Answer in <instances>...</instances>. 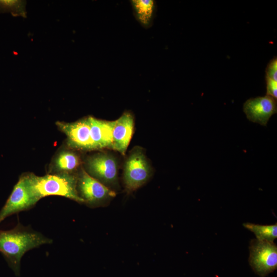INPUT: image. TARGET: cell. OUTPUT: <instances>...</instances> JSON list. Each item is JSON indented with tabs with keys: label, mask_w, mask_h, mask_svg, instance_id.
<instances>
[{
	"label": "cell",
	"mask_w": 277,
	"mask_h": 277,
	"mask_svg": "<svg viewBox=\"0 0 277 277\" xmlns=\"http://www.w3.org/2000/svg\"><path fill=\"white\" fill-rule=\"evenodd\" d=\"M52 240L19 223L9 230L0 229V252L16 275L20 273L21 260L24 254Z\"/></svg>",
	"instance_id": "6da1fadb"
},
{
	"label": "cell",
	"mask_w": 277,
	"mask_h": 277,
	"mask_svg": "<svg viewBox=\"0 0 277 277\" xmlns=\"http://www.w3.org/2000/svg\"><path fill=\"white\" fill-rule=\"evenodd\" d=\"M27 176L30 188L38 201L47 196L58 195L84 203L77 190V176L72 173L57 172L43 176L30 173Z\"/></svg>",
	"instance_id": "7a4b0ae2"
},
{
	"label": "cell",
	"mask_w": 277,
	"mask_h": 277,
	"mask_svg": "<svg viewBox=\"0 0 277 277\" xmlns=\"http://www.w3.org/2000/svg\"><path fill=\"white\" fill-rule=\"evenodd\" d=\"M151 169L143 149L134 147L127 157L124 166L123 180L129 191L143 186L149 179Z\"/></svg>",
	"instance_id": "3957f363"
},
{
	"label": "cell",
	"mask_w": 277,
	"mask_h": 277,
	"mask_svg": "<svg viewBox=\"0 0 277 277\" xmlns=\"http://www.w3.org/2000/svg\"><path fill=\"white\" fill-rule=\"evenodd\" d=\"M249 248V264L256 274L265 277L276 269L277 246L275 243L252 239Z\"/></svg>",
	"instance_id": "277c9868"
},
{
	"label": "cell",
	"mask_w": 277,
	"mask_h": 277,
	"mask_svg": "<svg viewBox=\"0 0 277 277\" xmlns=\"http://www.w3.org/2000/svg\"><path fill=\"white\" fill-rule=\"evenodd\" d=\"M38 201L30 188L27 174L21 176L0 210V223L9 216L30 209Z\"/></svg>",
	"instance_id": "5b68a950"
},
{
	"label": "cell",
	"mask_w": 277,
	"mask_h": 277,
	"mask_svg": "<svg viewBox=\"0 0 277 277\" xmlns=\"http://www.w3.org/2000/svg\"><path fill=\"white\" fill-rule=\"evenodd\" d=\"M86 165L87 172L107 187L117 184L118 162L112 154L100 152L89 156Z\"/></svg>",
	"instance_id": "8992f818"
},
{
	"label": "cell",
	"mask_w": 277,
	"mask_h": 277,
	"mask_svg": "<svg viewBox=\"0 0 277 277\" xmlns=\"http://www.w3.org/2000/svg\"><path fill=\"white\" fill-rule=\"evenodd\" d=\"M77 190L84 203L91 207L105 204L115 196L114 191L82 169L77 176Z\"/></svg>",
	"instance_id": "52a82bcc"
},
{
	"label": "cell",
	"mask_w": 277,
	"mask_h": 277,
	"mask_svg": "<svg viewBox=\"0 0 277 277\" xmlns=\"http://www.w3.org/2000/svg\"><path fill=\"white\" fill-rule=\"evenodd\" d=\"M56 124L67 135L68 143L72 148L85 151L95 150L88 117L73 123L58 122Z\"/></svg>",
	"instance_id": "ba28073f"
},
{
	"label": "cell",
	"mask_w": 277,
	"mask_h": 277,
	"mask_svg": "<svg viewBox=\"0 0 277 277\" xmlns=\"http://www.w3.org/2000/svg\"><path fill=\"white\" fill-rule=\"evenodd\" d=\"M243 111L250 121L266 126L277 112L276 99L267 95L250 98L244 104Z\"/></svg>",
	"instance_id": "9c48e42d"
},
{
	"label": "cell",
	"mask_w": 277,
	"mask_h": 277,
	"mask_svg": "<svg viewBox=\"0 0 277 277\" xmlns=\"http://www.w3.org/2000/svg\"><path fill=\"white\" fill-rule=\"evenodd\" d=\"M134 118L129 112L124 113L115 124L112 132V149L125 155L134 131Z\"/></svg>",
	"instance_id": "30bf717a"
},
{
	"label": "cell",
	"mask_w": 277,
	"mask_h": 277,
	"mask_svg": "<svg viewBox=\"0 0 277 277\" xmlns=\"http://www.w3.org/2000/svg\"><path fill=\"white\" fill-rule=\"evenodd\" d=\"M91 137L95 149H112V132L115 121H108L88 117Z\"/></svg>",
	"instance_id": "8fae6325"
},
{
	"label": "cell",
	"mask_w": 277,
	"mask_h": 277,
	"mask_svg": "<svg viewBox=\"0 0 277 277\" xmlns=\"http://www.w3.org/2000/svg\"><path fill=\"white\" fill-rule=\"evenodd\" d=\"M79 156L71 151H63L56 156L54 169L57 172L72 173L80 165Z\"/></svg>",
	"instance_id": "7c38bea8"
},
{
	"label": "cell",
	"mask_w": 277,
	"mask_h": 277,
	"mask_svg": "<svg viewBox=\"0 0 277 277\" xmlns=\"http://www.w3.org/2000/svg\"><path fill=\"white\" fill-rule=\"evenodd\" d=\"M135 15L139 22L144 27L151 25L155 9L153 1L137 0L131 1Z\"/></svg>",
	"instance_id": "4fadbf2b"
},
{
	"label": "cell",
	"mask_w": 277,
	"mask_h": 277,
	"mask_svg": "<svg viewBox=\"0 0 277 277\" xmlns=\"http://www.w3.org/2000/svg\"><path fill=\"white\" fill-rule=\"evenodd\" d=\"M243 226L252 232L256 239L273 242L277 238V224L273 225H260L251 223H245Z\"/></svg>",
	"instance_id": "5bb4252c"
},
{
	"label": "cell",
	"mask_w": 277,
	"mask_h": 277,
	"mask_svg": "<svg viewBox=\"0 0 277 277\" xmlns=\"http://www.w3.org/2000/svg\"><path fill=\"white\" fill-rule=\"evenodd\" d=\"M22 1L16 0H0V13L10 12L13 15L22 14L24 13Z\"/></svg>",
	"instance_id": "9a60e30c"
},
{
	"label": "cell",
	"mask_w": 277,
	"mask_h": 277,
	"mask_svg": "<svg viewBox=\"0 0 277 277\" xmlns=\"http://www.w3.org/2000/svg\"><path fill=\"white\" fill-rule=\"evenodd\" d=\"M266 73L267 77L277 82V59L276 56L268 63Z\"/></svg>",
	"instance_id": "2e32d148"
},
{
	"label": "cell",
	"mask_w": 277,
	"mask_h": 277,
	"mask_svg": "<svg viewBox=\"0 0 277 277\" xmlns=\"http://www.w3.org/2000/svg\"><path fill=\"white\" fill-rule=\"evenodd\" d=\"M266 95L271 96L274 98H277V82L266 77Z\"/></svg>",
	"instance_id": "e0dca14e"
}]
</instances>
